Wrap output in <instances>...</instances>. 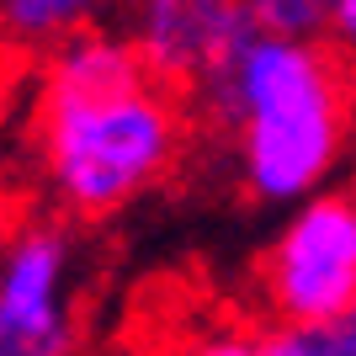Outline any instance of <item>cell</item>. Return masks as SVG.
Listing matches in <instances>:
<instances>
[{
  "mask_svg": "<svg viewBox=\"0 0 356 356\" xmlns=\"http://www.w3.org/2000/svg\"><path fill=\"white\" fill-rule=\"evenodd\" d=\"M0 356H11V351H0Z\"/></svg>",
  "mask_w": 356,
  "mask_h": 356,
  "instance_id": "11",
  "label": "cell"
},
{
  "mask_svg": "<svg viewBox=\"0 0 356 356\" xmlns=\"http://www.w3.org/2000/svg\"><path fill=\"white\" fill-rule=\"evenodd\" d=\"M74 239L64 223H22L0 245V351L11 356H74Z\"/></svg>",
  "mask_w": 356,
  "mask_h": 356,
  "instance_id": "5",
  "label": "cell"
},
{
  "mask_svg": "<svg viewBox=\"0 0 356 356\" xmlns=\"http://www.w3.org/2000/svg\"><path fill=\"white\" fill-rule=\"evenodd\" d=\"M122 38L165 90L192 106L250 48L255 22L245 0H122Z\"/></svg>",
  "mask_w": 356,
  "mask_h": 356,
  "instance_id": "4",
  "label": "cell"
},
{
  "mask_svg": "<svg viewBox=\"0 0 356 356\" xmlns=\"http://www.w3.org/2000/svg\"><path fill=\"white\" fill-rule=\"evenodd\" d=\"M330 48H335V54H341V64L356 74V0H341L335 27H330Z\"/></svg>",
  "mask_w": 356,
  "mask_h": 356,
  "instance_id": "10",
  "label": "cell"
},
{
  "mask_svg": "<svg viewBox=\"0 0 356 356\" xmlns=\"http://www.w3.org/2000/svg\"><path fill=\"white\" fill-rule=\"evenodd\" d=\"M261 303L271 325H325L356 309V197H309L261 255Z\"/></svg>",
  "mask_w": 356,
  "mask_h": 356,
  "instance_id": "3",
  "label": "cell"
},
{
  "mask_svg": "<svg viewBox=\"0 0 356 356\" xmlns=\"http://www.w3.org/2000/svg\"><path fill=\"white\" fill-rule=\"evenodd\" d=\"M192 106L165 90L118 27H90L38 64L32 144L74 218H106L176 170Z\"/></svg>",
  "mask_w": 356,
  "mask_h": 356,
  "instance_id": "1",
  "label": "cell"
},
{
  "mask_svg": "<svg viewBox=\"0 0 356 356\" xmlns=\"http://www.w3.org/2000/svg\"><path fill=\"white\" fill-rule=\"evenodd\" d=\"M181 356H261V330H213Z\"/></svg>",
  "mask_w": 356,
  "mask_h": 356,
  "instance_id": "9",
  "label": "cell"
},
{
  "mask_svg": "<svg viewBox=\"0 0 356 356\" xmlns=\"http://www.w3.org/2000/svg\"><path fill=\"white\" fill-rule=\"evenodd\" d=\"M192 118L239 149V176L261 202H309L341 170L356 138V74L330 43L255 32Z\"/></svg>",
  "mask_w": 356,
  "mask_h": 356,
  "instance_id": "2",
  "label": "cell"
},
{
  "mask_svg": "<svg viewBox=\"0 0 356 356\" xmlns=\"http://www.w3.org/2000/svg\"><path fill=\"white\" fill-rule=\"evenodd\" d=\"M261 356H356V309L325 325H266Z\"/></svg>",
  "mask_w": 356,
  "mask_h": 356,
  "instance_id": "8",
  "label": "cell"
},
{
  "mask_svg": "<svg viewBox=\"0 0 356 356\" xmlns=\"http://www.w3.org/2000/svg\"><path fill=\"white\" fill-rule=\"evenodd\" d=\"M112 0H0V48L11 54H54L59 43L102 27Z\"/></svg>",
  "mask_w": 356,
  "mask_h": 356,
  "instance_id": "6",
  "label": "cell"
},
{
  "mask_svg": "<svg viewBox=\"0 0 356 356\" xmlns=\"http://www.w3.org/2000/svg\"><path fill=\"white\" fill-rule=\"evenodd\" d=\"M255 32L266 38H293V43H330L341 0H245Z\"/></svg>",
  "mask_w": 356,
  "mask_h": 356,
  "instance_id": "7",
  "label": "cell"
}]
</instances>
